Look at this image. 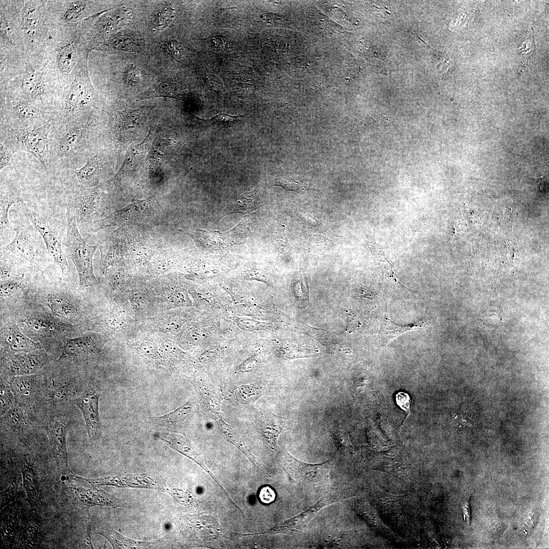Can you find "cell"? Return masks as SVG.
<instances>
[{"label": "cell", "instance_id": "1", "mask_svg": "<svg viewBox=\"0 0 549 549\" xmlns=\"http://www.w3.org/2000/svg\"><path fill=\"white\" fill-rule=\"evenodd\" d=\"M66 218L67 232L63 245L76 268L79 287L84 288L97 282L93 269V257L97 246L89 245L82 237L72 209L67 208Z\"/></svg>", "mask_w": 549, "mask_h": 549}, {"label": "cell", "instance_id": "2", "mask_svg": "<svg viewBox=\"0 0 549 549\" xmlns=\"http://www.w3.org/2000/svg\"><path fill=\"white\" fill-rule=\"evenodd\" d=\"M281 458L284 469L294 483L315 487L329 485V462L308 464L293 457L286 450L282 452Z\"/></svg>", "mask_w": 549, "mask_h": 549}, {"label": "cell", "instance_id": "3", "mask_svg": "<svg viewBox=\"0 0 549 549\" xmlns=\"http://www.w3.org/2000/svg\"><path fill=\"white\" fill-rule=\"evenodd\" d=\"M151 209L149 198L134 200L123 208L115 211L103 219L93 221L92 230L97 231L111 226L137 224L146 218Z\"/></svg>", "mask_w": 549, "mask_h": 549}, {"label": "cell", "instance_id": "4", "mask_svg": "<svg viewBox=\"0 0 549 549\" xmlns=\"http://www.w3.org/2000/svg\"><path fill=\"white\" fill-rule=\"evenodd\" d=\"M23 206L28 218L42 237L48 253L60 267L63 276L68 271V264L58 234L39 214Z\"/></svg>", "mask_w": 549, "mask_h": 549}, {"label": "cell", "instance_id": "5", "mask_svg": "<svg viewBox=\"0 0 549 549\" xmlns=\"http://www.w3.org/2000/svg\"><path fill=\"white\" fill-rule=\"evenodd\" d=\"M99 398L98 389L91 386L73 401L82 413L90 440H96L100 432Z\"/></svg>", "mask_w": 549, "mask_h": 549}, {"label": "cell", "instance_id": "6", "mask_svg": "<svg viewBox=\"0 0 549 549\" xmlns=\"http://www.w3.org/2000/svg\"><path fill=\"white\" fill-rule=\"evenodd\" d=\"M255 421L261 434L272 447H277L280 434L289 428L287 419L264 410L257 411Z\"/></svg>", "mask_w": 549, "mask_h": 549}, {"label": "cell", "instance_id": "7", "mask_svg": "<svg viewBox=\"0 0 549 549\" xmlns=\"http://www.w3.org/2000/svg\"><path fill=\"white\" fill-rule=\"evenodd\" d=\"M333 503L328 497L321 499L313 506L291 518L280 522L265 533L292 534L302 531L311 519L322 508Z\"/></svg>", "mask_w": 549, "mask_h": 549}, {"label": "cell", "instance_id": "8", "mask_svg": "<svg viewBox=\"0 0 549 549\" xmlns=\"http://www.w3.org/2000/svg\"><path fill=\"white\" fill-rule=\"evenodd\" d=\"M194 412L193 400L190 399L175 410L164 415L151 417L152 423L165 430L179 433L188 425Z\"/></svg>", "mask_w": 549, "mask_h": 549}, {"label": "cell", "instance_id": "9", "mask_svg": "<svg viewBox=\"0 0 549 549\" xmlns=\"http://www.w3.org/2000/svg\"><path fill=\"white\" fill-rule=\"evenodd\" d=\"M47 360L44 353H19L11 356L9 360L11 373L16 375H29L38 371Z\"/></svg>", "mask_w": 549, "mask_h": 549}, {"label": "cell", "instance_id": "10", "mask_svg": "<svg viewBox=\"0 0 549 549\" xmlns=\"http://www.w3.org/2000/svg\"><path fill=\"white\" fill-rule=\"evenodd\" d=\"M106 485L147 489H161L164 486L162 479L156 474L125 475L120 477L106 478Z\"/></svg>", "mask_w": 549, "mask_h": 549}, {"label": "cell", "instance_id": "11", "mask_svg": "<svg viewBox=\"0 0 549 549\" xmlns=\"http://www.w3.org/2000/svg\"><path fill=\"white\" fill-rule=\"evenodd\" d=\"M155 436L168 443L174 450L189 458L210 473L202 459L191 445L189 440L179 433H164L157 432Z\"/></svg>", "mask_w": 549, "mask_h": 549}, {"label": "cell", "instance_id": "12", "mask_svg": "<svg viewBox=\"0 0 549 549\" xmlns=\"http://www.w3.org/2000/svg\"><path fill=\"white\" fill-rule=\"evenodd\" d=\"M5 342L12 351L17 353L32 352L40 348L39 343L35 342L22 333L15 324L9 326Z\"/></svg>", "mask_w": 549, "mask_h": 549}, {"label": "cell", "instance_id": "13", "mask_svg": "<svg viewBox=\"0 0 549 549\" xmlns=\"http://www.w3.org/2000/svg\"><path fill=\"white\" fill-rule=\"evenodd\" d=\"M5 251L13 253L32 261L36 256L35 246L30 235L22 228L18 229L13 239L3 247Z\"/></svg>", "mask_w": 549, "mask_h": 549}, {"label": "cell", "instance_id": "14", "mask_svg": "<svg viewBox=\"0 0 549 549\" xmlns=\"http://www.w3.org/2000/svg\"><path fill=\"white\" fill-rule=\"evenodd\" d=\"M22 142L25 149L45 166L48 151V143L45 135L38 130H32L23 135Z\"/></svg>", "mask_w": 549, "mask_h": 549}, {"label": "cell", "instance_id": "15", "mask_svg": "<svg viewBox=\"0 0 549 549\" xmlns=\"http://www.w3.org/2000/svg\"><path fill=\"white\" fill-rule=\"evenodd\" d=\"M195 383L206 408L214 415L215 417L219 416L223 399L219 389L203 379H197Z\"/></svg>", "mask_w": 549, "mask_h": 549}, {"label": "cell", "instance_id": "16", "mask_svg": "<svg viewBox=\"0 0 549 549\" xmlns=\"http://www.w3.org/2000/svg\"><path fill=\"white\" fill-rule=\"evenodd\" d=\"M99 197L93 191H84L76 199L74 212L77 223L87 221V218L96 210Z\"/></svg>", "mask_w": 549, "mask_h": 549}, {"label": "cell", "instance_id": "17", "mask_svg": "<svg viewBox=\"0 0 549 549\" xmlns=\"http://www.w3.org/2000/svg\"><path fill=\"white\" fill-rule=\"evenodd\" d=\"M93 347L89 337L82 336L66 339L59 359L79 356L87 353Z\"/></svg>", "mask_w": 549, "mask_h": 549}, {"label": "cell", "instance_id": "18", "mask_svg": "<svg viewBox=\"0 0 549 549\" xmlns=\"http://www.w3.org/2000/svg\"><path fill=\"white\" fill-rule=\"evenodd\" d=\"M47 305L58 315L67 317H75L80 314V308L67 298L60 295H50L47 299Z\"/></svg>", "mask_w": 549, "mask_h": 549}, {"label": "cell", "instance_id": "19", "mask_svg": "<svg viewBox=\"0 0 549 549\" xmlns=\"http://www.w3.org/2000/svg\"><path fill=\"white\" fill-rule=\"evenodd\" d=\"M22 202V200L14 195H1L0 227L1 238L9 237L14 234L8 219V212L11 206L15 203Z\"/></svg>", "mask_w": 549, "mask_h": 549}, {"label": "cell", "instance_id": "20", "mask_svg": "<svg viewBox=\"0 0 549 549\" xmlns=\"http://www.w3.org/2000/svg\"><path fill=\"white\" fill-rule=\"evenodd\" d=\"M49 433L56 454L59 458L66 459L65 425L60 422L52 420L49 424Z\"/></svg>", "mask_w": 549, "mask_h": 549}, {"label": "cell", "instance_id": "21", "mask_svg": "<svg viewBox=\"0 0 549 549\" xmlns=\"http://www.w3.org/2000/svg\"><path fill=\"white\" fill-rule=\"evenodd\" d=\"M215 420L219 430L227 440L244 453L251 460L258 464L256 459L230 425L223 420L220 416L215 417Z\"/></svg>", "mask_w": 549, "mask_h": 549}, {"label": "cell", "instance_id": "22", "mask_svg": "<svg viewBox=\"0 0 549 549\" xmlns=\"http://www.w3.org/2000/svg\"><path fill=\"white\" fill-rule=\"evenodd\" d=\"M233 394L236 401L242 404L254 403L263 395V390L253 384H243L236 387Z\"/></svg>", "mask_w": 549, "mask_h": 549}, {"label": "cell", "instance_id": "23", "mask_svg": "<svg viewBox=\"0 0 549 549\" xmlns=\"http://www.w3.org/2000/svg\"><path fill=\"white\" fill-rule=\"evenodd\" d=\"M98 533L107 538L112 544L114 548H141L145 547L151 544V542H140L127 538L114 530H102Z\"/></svg>", "mask_w": 549, "mask_h": 549}, {"label": "cell", "instance_id": "24", "mask_svg": "<svg viewBox=\"0 0 549 549\" xmlns=\"http://www.w3.org/2000/svg\"><path fill=\"white\" fill-rule=\"evenodd\" d=\"M23 322L29 329L39 333L52 331L58 326V324L43 316L27 317Z\"/></svg>", "mask_w": 549, "mask_h": 549}, {"label": "cell", "instance_id": "25", "mask_svg": "<svg viewBox=\"0 0 549 549\" xmlns=\"http://www.w3.org/2000/svg\"><path fill=\"white\" fill-rule=\"evenodd\" d=\"M424 325V322L423 320L405 325H399L392 322H388L384 329L385 337L384 342L386 345L401 334L409 330L422 328Z\"/></svg>", "mask_w": 549, "mask_h": 549}, {"label": "cell", "instance_id": "26", "mask_svg": "<svg viewBox=\"0 0 549 549\" xmlns=\"http://www.w3.org/2000/svg\"><path fill=\"white\" fill-rule=\"evenodd\" d=\"M176 86L173 83L164 81L141 94L137 97L144 99L155 97H174L176 94Z\"/></svg>", "mask_w": 549, "mask_h": 549}, {"label": "cell", "instance_id": "27", "mask_svg": "<svg viewBox=\"0 0 549 549\" xmlns=\"http://www.w3.org/2000/svg\"><path fill=\"white\" fill-rule=\"evenodd\" d=\"M174 10L170 5L160 8L154 17L152 26L158 30H162L168 26L173 18Z\"/></svg>", "mask_w": 549, "mask_h": 549}, {"label": "cell", "instance_id": "28", "mask_svg": "<svg viewBox=\"0 0 549 549\" xmlns=\"http://www.w3.org/2000/svg\"><path fill=\"white\" fill-rule=\"evenodd\" d=\"M11 385L16 393L23 396H29L34 389V381L27 375L14 377L12 380Z\"/></svg>", "mask_w": 549, "mask_h": 549}, {"label": "cell", "instance_id": "29", "mask_svg": "<svg viewBox=\"0 0 549 549\" xmlns=\"http://www.w3.org/2000/svg\"><path fill=\"white\" fill-rule=\"evenodd\" d=\"M80 136L79 128H74L70 130L64 136L60 141V151L63 153H67L75 150L79 143Z\"/></svg>", "mask_w": 549, "mask_h": 549}, {"label": "cell", "instance_id": "30", "mask_svg": "<svg viewBox=\"0 0 549 549\" xmlns=\"http://www.w3.org/2000/svg\"><path fill=\"white\" fill-rule=\"evenodd\" d=\"M59 67L65 73L69 72L74 65L75 52L71 45L65 46L60 51L58 58Z\"/></svg>", "mask_w": 549, "mask_h": 549}, {"label": "cell", "instance_id": "31", "mask_svg": "<svg viewBox=\"0 0 549 549\" xmlns=\"http://www.w3.org/2000/svg\"><path fill=\"white\" fill-rule=\"evenodd\" d=\"M4 417L7 424L13 428H19L26 424L23 412L16 406H13L7 410Z\"/></svg>", "mask_w": 549, "mask_h": 549}, {"label": "cell", "instance_id": "32", "mask_svg": "<svg viewBox=\"0 0 549 549\" xmlns=\"http://www.w3.org/2000/svg\"><path fill=\"white\" fill-rule=\"evenodd\" d=\"M85 96V87L82 84L79 83L73 86L70 89L67 96V102L71 107H78L80 105H84Z\"/></svg>", "mask_w": 549, "mask_h": 549}, {"label": "cell", "instance_id": "33", "mask_svg": "<svg viewBox=\"0 0 549 549\" xmlns=\"http://www.w3.org/2000/svg\"><path fill=\"white\" fill-rule=\"evenodd\" d=\"M108 44L117 50L129 51L136 47L137 41L127 35L120 34L112 37L109 40Z\"/></svg>", "mask_w": 549, "mask_h": 549}, {"label": "cell", "instance_id": "34", "mask_svg": "<svg viewBox=\"0 0 549 549\" xmlns=\"http://www.w3.org/2000/svg\"><path fill=\"white\" fill-rule=\"evenodd\" d=\"M242 116H233L224 113L219 114L207 120L210 124L218 127L228 128L239 123Z\"/></svg>", "mask_w": 549, "mask_h": 549}, {"label": "cell", "instance_id": "35", "mask_svg": "<svg viewBox=\"0 0 549 549\" xmlns=\"http://www.w3.org/2000/svg\"><path fill=\"white\" fill-rule=\"evenodd\" d=\"M98 166L94 159L89 160L84 166L75 172L76 177L81 181L90 180L96 175Z\"/></svg>", "mask_w": 549, "mask_h": 549}, {"label": "cell", "instance_id": "36", "mask_svg": "<svg viewBox=\"0 0 549 549\" xmlns=\"http://www.w3.org/2000/svg\"><path fill=\"white\" fill-rule=\"evenodd\" d=\"M167 358L172 361L180 360L183 357L182 351L174 343L165 341L159 347Z\"/></svg>", "mask_w": 549, "mask_h": 549}, {"label": "cell", "instance_id": "37", "mask_svg": "<svg viewBox=\"0 0 549 549\" xmlns=\"http://www.w3.org/2000/svg\"><path fill=\"white\" fill-rule=\"evenodd\" d=\"M370 247L375 259L382 265V267L385 269L387 274L394 277L392 265L386 260L382 249L376 243L374 242L370 243Z\"/></svg>", "mask_w": 549, "mask_h": 549}, {"label": "cell", "instance_id": "38", "mask_svg": "<svg viewBox=\"0 0 549 549\" xmlns=\"http://www.w3.org/2000/svg\"><path fill=\"white\" fill-rule=\"evenodd\" d=\"M296 212L298 216L301 219L306 225L313 229H320L324 233H329V230L326 226L311 213L302 210H297Z\"/></svg>", "mask_w": 549, "mask_h": 549}, {"label": "cell", "instance_id": "39", "mask_svg": "<svg viewBox=\"0 0 549 549\" xmlns=\"http://www.w3.org/2000/svg\"><path fill=\"white\" fill-rule=\"evenodd\" d=\"M138 350L144 356L153 360L158 361L162 358L159 348L150 341L141 343L138 347Z\"/></svg>", "mask_w": 549, "mask_h": 549}, {"label": "cell", "instance_id": "40", "mask_svg": "<svg viewBox=\"0 0 549 549\" xmlns=\"http://www.w3.org/2000/svg\"><path fill=\"white\" fill-rule=\"evenodd\" d=\"M21 284L18 279L9 278L1 281L0 295L8 297L16 293L21 288Z\"/></svg>", "mask_w": 549, "mask_h": 549}, {"label": "cell", "instance_id": "41", "mask_svg": "<svg viewBox=\"0 0 549 549\" xmlns=\"http://www.w3.org/2000/svg\"><path fill=\"white\" fill-rule=\"evenodd\" d=\"M210 45L216 51L219 52H231L232 49L231 41L222 35H217L210 39Z\"/></svg>", "mask_w": 549, "mask_h": 549}, {"label": "cell", "instance_id": "42", "mask_svg": "<svg viewBox=\"0 0 549 549\" xmlns=\"http://www.w3.org/2000/svg\"><path fill=\"white\" fill-rule=\"evenodd\" d=\"M16 114L23 119H34L39 115V110L36 108L26 104H19L16 107Z\"/></svg>", "mask_w": 549, "mask_h": 549}, {"label": "cell", "instance_id": "43", "mask_svg": "<svg viewBox=\"0 0 549 549\" xmlns=\"http://www.w3.org/2000/svg\"><path fill=\"white\" fill-rule=\"evenodd\" d=\"M125 82L130 85H135L141 80V73L139 68L135 65H130L127 68L124 76Z\"/></svg>", "mask_w": 549, "mask_h": 549}, {"label": "cell", "instance_id": "44", "mask_svg": "<svg viewBox=\"0 0 549 549\" xmlns=\"http://www.w3.org/2000/svg\"><path fill=\"white\" fill-rule=\"evenodd\" d=\"M14 402L13 394L9 389L6 386L2 385L1 388V409L3 413H5L12 406Z\"/></svg>", "mask_w": 549, "mask_h": 549}, {"label": "cell", "instance_id": "45", "mask_svg": "<svg viewBox=\"0 0 549 549\" xmlns=\"http://www.w3.org/2000/svg\"><path fill=\"white\" fill-rule=\"evenodd\" d=\"M274 185L282 187L287 191L297 193H301L307 190H310V189L298 181H290L282 179L276 180Z\"/></svg>", "mask_w": 549, "mask_h": 549}, {"label": "cell", "instance_id": "46", "mask_svg": "<svg viewBox=\"0 0 549 549\" xmlns=\"http://www.w3.org/2000/svg\"><path fill=\"white\" fill-rule=\"evenodd\" d=\"M333 442L338 450L343 451L351 448V444L347 434L342 431H338L332 435Z\"/></svg>", "mask_w": 549, "mask_h": 549}, {"label": "cell", "instance_id": "47", "mask_svg": "<svg viewBox=\"0 0 549 549\" xmlns=\"http://www.w3.org/2000/svg\"><path fill=\"white\" fill-rule=\"evenodd\" d=\"M165 46L171 57L177 60L181 59L182 55V47L175 40H171L165 42Z\"/></svg>", "mask_w": 549, "mask_h": 549}, {"label": "cell", "instance_id": "48", "mask_svg": "<svg viewBox=\"0 0 549 549\" xmlns=\"http://www.w3.org/2000/svg\"><path fill=\"white\" fill-rule=\"evenodd\" d=\"M395 402L397 405L407 413L408 416L410 414L411 399L409 395L403 391H400L395 394Z\"/></svg>", "mask_w": 549, "mask_h": 549}, {"label": "cell", "instance_id": "49", "mask_svg": "<svg viewBox=\"0 0 549 549\" xmlns=\"http://www.w3.org/2000/svg\"><path fill=\"white\" fill-rule=\"evenodd\" d=\"M258 496L261 503L269 504L275 500L276 494L271 487L269 486H264L259 490Z\"/></svg>", "mask_w": 549, "mask_h": 549}, {"label": "cell", "instance_id": "50", "mask_svg": "<svg viewBox=\"0 0 549 549\" xmlns=\"http://www.w3.org/2000/svg\"><path fill=\"white\" fill-rule=\"evenodd\" d=\"M182 321L176 318L169 319L165 322L163 328L165 331L174 332L178 331L182 326Z\"/></svg>", "mask_w": 549, "mask_h": 549}, {"label": "cell", "instance_id": "51", "mask_svg": "<svg viewBox=\"0 0 549 549\" xmlns=\"http://www.w3.org/2000/svg\"><path fill=\"white\" fill-rule=\"evenodd\" d=\"M172 302L177 306L185 305L189 301L187 293L182 291L174 292L171 297Z\"/></svg>", "mask_w": 549, "mask_h": 549}, {"label": "cell", "instance_id": "52", "mask_svg": "<svg viewBox=\"0 0 549 549\" xmlns=\"http://www.w3.org/2000/svg\"><path fill=\"white\" fill-rule=\"evenodd\" d=\"M11 157L10 152L7 149L4 145L1 143V170L10 164Z\"/></svg>", "mask_w": 549, "mask_h": 549}, {"label": "cell", "instance_id": "53", "mask_svg": "<svg viewBox=\"0 0 549 549\" xmlns=\"http://www.w3.org/2000/svg\"><path fill=\"white\" fill-rule=\"evenodd\" d=\"M257 360L255 357H251L244 361L239 367L240 372L245 373L252 371L255 367Z\"/></svg>", "mask_w": 549, "mask_h": 549}, {"label": "cell", "instance_id": "54", "mask_svg": "<svg viewBox=\"0 0 549 549\" xmlns=\"http://www.w3.org/2000/svg\"><path fill=\"white\" fill-rule=\"evenodd\" d=\"M37 19V14L35 9L30 8L25 13V21L27 25L33 26L35 24Z\"/></svg>", "mask_w": 549, "mask_h": 549}, {"label": "cell", "instance_id": "55", "mask_svg": "<svg viewBox=\"0 0 549 549\" xmlns=\"http://www.w3.org/2000/svg\"><path fill=\"white\" fill-rule=\"evenodd\" d=\"M202 333L198 329H193L188 333V338L192 342H198L202 338Z\"/></svg>", "mask_w": 549, "mask_h": 549}, {"label": "cell", "instance_id": "56", "mask_svg": "<svg viewBox=\"0 0 549 549\" xmlns=\"http://www.w3.org/2000/svg\"><path fill=\"white\" fill-rule=\"evenodd\" d=\"M217 355L215 350H207L203 353L199 358V361L202 363L207 362L211 360Z\"/></svg>", "mask_w": 549, "mask_h": 549}, {"label": "cell", "instance_id": "57", "mask_svg": "<svg viewBox=\"0 0 549 549\" xmlns=\"http://www.w3.org/2000/svg\"><path fill=\"white\" fill-rule=\"evenodd\" d=\"M464 518L465 521L470 525L471 520V512L469 504L465 503L463 507Z\"/></svg>", "mask_w": 549, "mask_h": 549}, {"label": "cell", "instance_id": "58", "mask_svg": "<svg viewBox=\"0 0 549 549\" xmlns=\"http://www.w3.org/2000/svg\"><path fill=\"white\" fill-rule=\"evenodd\" d=\"M66 395V392L64 389H58L54 393L55 398L58 400H63Z\"/></svg>", "mask_w": 549, "mask_h": 549}]
</instances>
